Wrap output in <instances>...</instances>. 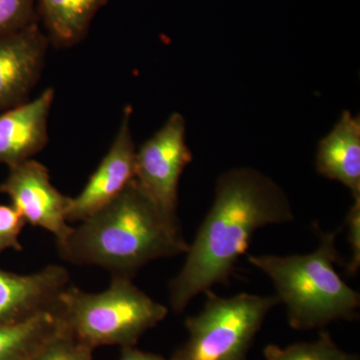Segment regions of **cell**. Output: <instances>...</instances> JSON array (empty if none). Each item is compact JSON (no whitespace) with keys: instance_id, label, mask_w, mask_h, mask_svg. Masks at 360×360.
<instances>
[{"instance_id":"cell-4","label":"cell","mask_w":360,"mask_h":360,"mask_svg":"<svg viewBox=\"0 0 360 360\" xmlns=\"http://www.w3.org/2000/svg\"><path fill=\"white\" fill-rule=\"evenodd\" d=\"M54 311L65 330L94 349L104 345L134 347L168 314L167 307L149 297L131 279L117 276L99 293L68 286Z\"/></svg>"},{"instance_id":"cell-10","label":"cell","mask_w":360,"mask_h":360,"mask_svg":"<svg viewBox=\"0 0 360 360\" xmlns=\"http://www.w3.org/2000/svg\"><path fill=\"white\" fill-rule=\"evenodd\" d=\"M68 283V269L60 265H49L26 276L0 269V326L52 311Z\"/></svg>"},{"instance_id":"cell-8","label":"cell","mask_w":360,"mask_h":360,"mask_svg":"<svg viewBox=\"0 0 360 360\" xmlns=\"http://www.w3.org/2000/svg\"><path fill=\"white\" fill-rule=\"evenodd\" d=\"M132 108H124L120 129L108 153L84 189L72 198L68 221L80 222L115 200L135 179L136 148L131 131Z\"/></svg>"},{"instance_id":"cell-9","label":"cell","mask_w":360,"mask_h":360,"mask_svg":"<svg viewBox=\"0 0 360 360\" xmlns=\"http://www.w3.org/2000/svg\"><path fill=\"white\" fill-rule=\"evenodd\" d=\"M49 45L39 21L0 37V110L28 101L44 70Z\"/></svg>"},{"instance_id":"cell-18","label":"cell","mask_w":360,"mask_h":360,"mask_svg":"<svg viewBox=\"0 0 360 360\" xmlns=\"http://www.w3.org/2000/svg\"><path fill=\"white\" fill-rule=\"evenodd\" d=\"M25 224L13 205H0V255L7 250H22L20 236Z\"/></svg>"},{"instance_id":"cell-14","label":"cell","mask_w":360,"mask_h":360,"mask_svg":"<svg viewBox=\"0 0 360 360\" xmlns=\"http://www.w3.org/2000/svg\"><path fill=\"white\" fill-rule=\"evenodd\" d=\"M56 311L0 326V360H28L60 328Z\"/></svg>"},{"instance_id":"cell-16","label":"cell","mask_w":360,"mask_h":360,"mask_svg":"<svg viewBox=\"0 0 360 360\" xmlns=\"http://www.w3.org/2000/svg\"><path fill=\"white\" fill-rule=\"evenodd\" d=\"M94 350L61 326L28 360H92Z\"/></svg>"},{"instance_id":"cell-6","label":"cell","mask_w":360,"mask_h":360,"mask_svg":"<svg viewBox=\"0 0 360 360\" xmlns=\"http://www.w3.org/2000/svg\"><path fill=\"white\" fill-rule=\"evenodd\" d=\"M186 132L184 116L172 113L135 155L134 179L160 210L175 217L180 177L193 160Z\"/></svg>"},{"instance_id":"cell-1","label":"cell","mask_w":360,"mask_h":360,"mask_svg":"<svg viewBox=\"0 0 360 360\" xmlns=\"http://www.w3.org/2000/svg\"><path fill=\"white\" fill-rule=\"evenodd\" d=\"M295 219L283 188L250 167L220 175L214 202L188 245L186 259L169 283V304L181 314L195 296L217 284H229L239 258L257 229Z\"/></svg>"},{"instance_id":"cell-15","label":"cell","mask_w":360,"mask_h":360,"mask_svg":"<svg viewBox=\"0 0 360 360\" xmlns=\"http://www.w3.org/2000/svg\"><path fill=\"white\" fill-rule=\"evenodd\" d=\"M264 355L266 360H359V354L341 350L326 331H321L317 340L312 342H298L286 347L266 345Z\"/></svg>"},{"instance_id":"cell-7","label":"cell","mask_w":360,"mask_h":360,"mask_svg":"<svg viewBox=\"0 0 360 360\" xmlns=\"http://www.w3.org/2000/svg\"><path fill=\"white\" fill-rule=\"evenodd\" d=\"M0 193L11 198L26 224L51 232L58 243L70 233L68 214L72 198L53 186L49 169L39 161L28 160L9 167Z\"/></svg>"},{"instance_id":"cell-19","label":"cell","mask_w":360,"mask_h":360,"mask_svg":"<svg viewBox=\"0 0 360 360\" xmlns=\"http://www.w3.org/2000/svg\"><path fill=\"white\" fill-rule=\"evenodd\" d=\"M348 243L352 248V258L347 264V274L354 276L360 267V196L354 198V205L348 212Z\"/></svg>"},{"instance_id":"cell-3","label":"cell","mask_w":360,"mask_h":360,"mask_svg":"<svg viewBox=\"0 0 360 360\" xmlns=\"http://www.w3.org/2000/svg\"><path fill=\"white\" fill-rule=\"evenodd\" d=\"M317 227L319 245L307 255H248L253 266L271 279L279 302L284 303L290 328L310 330L336 321H354L360 295L341 279L335 265L338 231Z\"/></svg>"},{"instance_id":"cell-12","label":"cell","mask_w":360,"mask_h":360,"mask_svg":"<svg viewBox=\"0 0 360 360\" xmlns=\"http://www.w3.org/2000/svg\"><path fill=\"white\" fill-rule=\"evenodd\" d=\"M315 167L322 176L336 180L360 196V120L345 111L317 148Z\"/></svg>"},{"instance_id":"cell-13","label":"cell","mask_w":360,"mask_h":360,"mask_svg":"<svg viewBox=\"0 0 360 360\" xmlns=\"http://www.w3.org/2000/svg\"><path fill=\"white\" fill-rule=\"evenodd\" d=\"M108 0H37L39 20L49 44L70 49L82 42L97 13Z\"/></svg>"},{"instance_id":"cell-2","label":"cell","mask_w":360,"mask_h":360,"mask_svg":"<svg viewBox=\"0 0 360 360\" xmlns=\"http://www.w3.org/2000/svg\"><path fill=\"white\" fill-rule=\"evenodd\" d=\"M188 245L177 217L160 210L134 179L115 200L72 227L58 243L59 255L75 265H96L131 279L160 258L184 255Z\"/></svg>"},{"instance_id":"cell-5","label":"cell","mask_w":360,"mask_h":360,"mask_svg":"<svg viewBox=\"0 0 360 360\" xmlns=\"http://www.w3.org/2000/svg\"><path fill=\"white\" fill-rule=\"evenodd\" d=\"M205 293L202 310L186 319V342L170 360H245L265 317L281 303L278 297L245 292L221 297L212 290Z\"/></svg>"},{"instance_id":"cell-20","label":"cell","mask_w":360,"mask_h":360,"mask_svg":"<svg viewBox=\"0 0 360 360\" xmlns=\"http://www.w3.org/2000/svg\"><path fill=\"white\" fill-rule=\"evenodd\" d=\"M120 360H167L160 355L141 352L134 347L122 348V356Z\"/></svg>"},{"instance_id":"cell-11","label":"cell","mask_w":360,"mask_h":360,"mask_svg":"<svg viewBox=\"0 0 360 360\" xmlns=\"http://www.w3.org/2000/svg\"><path fill=\"white\" fill-rule=\"evenodd\" d=\"M54 97L56 91L49 87L33 101L0 115V163L15 167L45 148Z\"/></svg>"},{"instance_id":"cell-17","label":"cell","mask_w":360,"mask_h":360,"mask_svg":"<svg viewBox=\"0 0 360 360\" xmlns=\"http://www.w3.org/2000/svg\"><path fill=\"white\" fill-rule=\"evenodd\" d=\"M39 20L37 0H0V37Z\"/></svg>"}]
</instances>
